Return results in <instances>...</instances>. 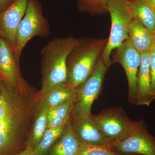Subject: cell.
Here are the masks:
<instances>
[{"mask_svg": "<svg viewBox=\"0 0 155 155\" xmlns=\"http://www.w3.org/2000/svg\"><path fill=\"white\" fill-rule=\"evenodd\" d=\"M150 53V50L140 54L141 60L137 74V105L147 107L154 100L151 94Z\"/></svg>", "mask_w": 155, "mask_h": 155, "instance_id": "obj_13", "label": "cell"}, {"mask_svg": "<svg viewBox=\"0 0 155 155\" xmlns=\"http://www.w3.org/2000/svg\"><path fill=\"white\" fill-rule=\"evenodd\" d=\"M76 89L69 86L67 83L64 84L42 94L43 96V102L49 109L54 107L73 96Z\"/></svg>", "mask_w": 155, "mask_h": 155, "instance_id": "obj_18", "label": "cell"}, {"mask_svg": "<svg viewBox=\"0 0 155 155\" xmlns=\"http://www.w3.org/2000/svg\"><path fill=\"white\" fill-rule=\"evenodd\" d=\"M0 77H2L3 78V75L2 74V72H1V71H0Z\"/></svg>", "mask_w": 155, "mask_h": 155, "instance_id": "obj_29", "label": "cell"}, {"mask_svg": "<svg viewBox=\"0 0 155 155\" xmlns=\"http://www.w3.org/2000/svg\"><path fill=\"white\" fill-rule=\"evenodd\" d=\"M77 155H123L115 152L109 145H84Z\"/></svg>", "mask_w": 155, "mask_h": 155, "instance_id": "obj_22", "label": "cell"}, {"mask_svg": "<svg viewBox=\"0 0 155 155\" xmlns=\"http://www.w3.org/2000/svg\"><path fill=\"white\" fill-rule=\"evenodd\" d=\"M109 0H77L78 10L91 14H101L107 11Z\"/></svg>", "mask_w": 155, "mask_h": 155, "instance_id": "obj_21", "label": "cell"}, {"mask_svg": "<svg viewBox=\"0 0 155 155\" xmlns=\"http://www.w3.org/2000/svg\"><path fill=\"white\" fill-rule=\"evenodd\" d=\"M107 69L102 59H99L91 75L77 87L73 117L83 118L91 115L92 105L99 94Z\"/></svg>", "mask_w": 155, "mask_h": 155, "instance_id": "obj_6", "label": "cell"}, {"mask_svg": "<svg viewBox=\"0 0 155 155\" xmlns=\"http://www.w3.org/2000/svg\"><path fill=\"white\" fill-rule=\"evenodd\" d=\"M134 19L155 35V14L143 0L130 1Z\"/></svg>", "mask_w": 155, "mask_h": 155, "instance_id": "obj_17", "label": "cell"}, {"mask_svg": "<svg viewBox=\"0 0 155 155\" xmlns=\"http://www.w3.org/2000/svg\"><path fill=\"white\" fill-rule=\"evenodd\" d=\"M116 58L122 65L127 76L128 101L131 104L137 105V74L141 60L140 54L126 40L117 48Z\"/></svg>", "mask_w": 155, "mask_h": 155, "instance_id": "obj_9", "label": "cell"}, {"mask_svg": "<svg viewBox=\"0 0 155 155\" xmlns=\"http://www.w3.org/2000/svg\"><path fill=\"white\" fill-rule=\"evenodd\" d=\"M75 99L76 93L64 102L49 109L48 115L47 128L58 127L69 121Z\"/></svg>", "mask_w": 155, "mask_h": 155, "instance_id": "obj_16", "label": "cell"}, {"mask_svg": "<svg viewBox=\"0 0 155 155\" xmlns=\"http://www.w3.org/2000/svg\"><path fill=\"white\" fill-rule=\"evenodd\" d=\"M69 121L58 127L47 128L43 135L40 142L34 150L35 155H46L53 145L64 133Z\"/></svg>", "mask_w": 155, "mask_h": 155, "instance_id": "obj_20", "label": "cell"}, {"mask_svg": "<svg viewBox=\"0 0 155 155\" xmlns=\"http://www.w3.org/2000/svg\"><path fill=\"white\" fill-rule=\"evenodd\" d=\"M84 145L75 135L69 120L64 133L46 155H77Z\"/></svg>", "mask_w": 155, "mask_h": 155, "instance_id": "obj_14", "label": "cell"}, {"mask_svg": "<svg viewBox=\"0 0 155 155\" xmlns=\"http://www.w3.org/2000/svg\"><path fill=\"white\" fill-rule=\"evenodd\" d=\"M91 115L83 118L73 117L71 123L75 135L84 145H109L107 140L92 118Z\"/></svg>", "mask_w": 155, "mask_h": 155, "instance_id": "obj_12", "label": "cell"}, {"mask_svg": "<svg viewBox=\"0 0 155 155\" xmlns=\"http://www.w3.org/2000/svg\"><path fill=\"white\" fill-rule=\"evenodd\" d=\"M4 84V80L2 78L0 77V89H1V87H2V85Z\"/></svg>", "mask_w": 155, "mask_h": 155, "instance_id": "obj_28", "label": "cell"}, {"mask_svg": "<svg viewBox=\"0 0 155 155\" xmlns=\"http://www.w3.org/2000/svg\"><path fill=\"white\" fill-rule=\"evenodd\" d=\"M8 101V110L0 119V155H16L27 147L23 134V109L16 95L17 89L4 84Z\"/></svg>", "mask_w": 155, "mask_h": 155, "instance_id": "obj_2", "label": "cell"}, {"mask_svg": "<svg viewBox=\"0 0 155 155\" xmlns=\"http://www.w3.org/2000/svg\"><path fill=\"white\" fill-rule=\"evenodd\" d=\"M14 0H0V13L5 10Z\"/></svg>", "mask_w": 155, "mask_h": 155, "instance_id": "obj_25", "label": "cell"}, {"mask_svg": "<svg viewBox=\"0 0 155 155\" xmlns=\"http://www.w3.org/2000/svg\"><path fill=\"white\" fill-rule=\"evenodd\" d=\"M154 38L155 34L136 19H133L129 26L127 40L139 53L150 50L153 46Z\"/></svg>", "mask_w": 155, "mask_h": 155, "instance_id": "obj_15", "label": "cell"}, {"mask_svg": "<svg viewBox=\"0 0 155 155\" xmlns=\"http://www.w3.org/2000/svg\"><path fill=\"white\" fill-rule=\"evenodd\" d=\"M150 70L151 75V94L155 99V48L151 49L150 58Z\"/></svg>", "mask_w": 155, "mask_h": 155, "instance_id": "obj_23", "label": "cell"}, {"mask_svg": "<svg viewBox=\"0 0 155 155\" xmlns=\"http://www.w3.org/2000/svg\"><path fill=\"white\" fill-rule=\"evenodd\" d=\"M147 5L153 11H155V0H143Z\"/></svg>", "mask_w": 155, "mask_h": 155, "instance_id": "obj_27", "label": "cell"}, {"mask_svg": "<svg viewBox=\"0 0 155 155\" xmlns=\"http://www.w3.org/2000/svg\"><path fill=\"white\" fill-rule=\"evenodd\" d=\"M42 104L40 110L35 122L31 136L28 141L27 147L33 150L40 142L43 135L47 129L48 115L49 108L43 102Z\"/></svg>", "mask_w": 155, "mask_h": 155, "instance_id": "obj_19", "label": "cell"}, {"mask_svg": "<svg viewBox=\"0 0 155 155\" xmlns=\"http://www.w3.org/2000/svg\"><path fill=\"white\" fill-rule=\"evenodd\" d=\"M91 117L109 146L124 140L131 133L134 121L128 119L122 108H110Z\"/></svg>", "mask_w": 155, "mask_h": 155, "instance_id": "obj_7", "label": "cell"}, {"mask_svg": "<svg viewBox=\"0 0 155 155\" xmlns=\"http://www.w3.org/2000/svg\"><path fill=\"white\" fill-rule=\"evenodd\" d=\"M154 12H155V11H154Z\"/></svg>", "mask_w": 155, "mask_h": 155, "instance_id": "obj_31", "label": "cell"}, {"mask_svg": "<svg viewBox=\"0 0 155 155\" xmlns=\"http://www.w3.org/2000/svg\"><path fill=\"white\" fill-rule=\"evenodd\" d=\"M107 40H78L67 60V83L77 88L93 71Z\"/></svg>", "mask_w": 155, "mask_h": 155, "instance_id": "obj_3", "label": "cell"}, {"mask_svg": "<svg viewBox=\"0 0 155 155\" xmlns=\"http://www.w3.org/2000/svg\"><path fill=\"white\" fill-rule=\"evenodd\" d=\"M28 0H14L5 10L0 13V36L15 52L17 32L19 23L26 12Z\"/></svg>", "mask_w": 155, "mask_h": 155, "instance_id": "obj_10", "label": "cell"}, {"mask_svg": "<svg viewBox=\"0 0 155 155\" xmlns=\"http://www.w3.org/2000/svg\"><path fill=\"white\" fill-rule=\"evenodd\" d=\"M0 71L4 84L10 89H18L22 86L19 69V63L15 58L14 50L0 36Z\"/></svg>", "mask_w": 155, "mask_h": 155, "instance_id": "obj_11", "label": "cell"}, {"mask_svg": "<svg viewBox=\"0 0 155 155\" xmlns=\"http://www.w3.org/2000/svg\"><path fill=\"white\" fill-rule=\"evenodd\" d=\"M16 155H35L34 151L29 147H27L25 149Z\"/></svg>", "mask_w": 155, "mask_h": 155, "instance_id": "obj_26", "label": "cell"}, {"mask_svg": "<svg viewBox=\"0 0 155 155\" xmlns=\"http://www.w3.org/2000/svg\"><path fill=\"white\" fill-rule=\"evenodd\" d=\"M78 40L72 37L57 38L49 41L43 48L41 94L67 83V57Z\"/></svg>", "mask_w": 155, "mask_h": 155, "instance_id": "obj_1", "label": "cell"}, {"mask_svg": "<svg viewBox=\"0 0 155 155\" xmlns=\"http://www.w3.org/2000/svg\"><path fill=\"white\" fill-rule=\"evenodd\" d=\"M110 147L115 152L121 154L155 155V137L150 134L143 120L134 121L129 136Z\"/></svg>", "mask_w": 155, "mask_h": 155, "instance_id": "obj_8", "label": "cell"}, {"mask_svg": "<svg viewBox=\"0 0 155 155\" xmlns=\"http://www.w3.org/2000/svg\"><path fill=\"white\" fill-rule=\"evenodd\" d=\"M107 10L110 15L112 25L101 58L108 67L111 65L113 50L119 47L128 38L129 26L134 18L130 0H109Z\"/></svg>", "mask_w": 155, "mask_h": 155, "instance_id": "obj_4", "label": "cell"}, {"mask_svg": "<svg viewBox=\"0 0 155 155\" xmlns=\"http://www.w3.org/2000/svg\"><path fill=\"white\" fill-rule=\"evenodd\" d=\"M50 33V26L44 16L41 3L38 0H28L26 12L19 23L17 32L15 56L19 63L25 45L35 36L47 38Z\"/></svg>", "mask_w": 155, "mask_h": 155, "instance_id": "obj_5", "label": "cell"}, {"mask_svg": "<svg viewBox=\"0 0 155 155\" xmlns=\"http://www.w3.org/2000/svg\"><path fill=\"white\" fill-rule=\"evenodd\" d=\"M0 92V119L3 118L8 110V101L4 85L1 87Z\"/></svg>", "mask_w": 155, "mask_h": 155, "instance_id": "obj_24", "label": "cell"}, {"mask_svg": "<svg viewBox=\"0 0 155 155\" xmlns=\"http://www.w3.org/2000/svg\"><path fill=\"white\" fill-rule=\"evenodd\" d=\"M153 47H154L155 48V35Z\"/></svg>", "mask_w": 155, "mask_h": 155, "instance_id": "obj_30", "label": "cell"}]
</instances>
